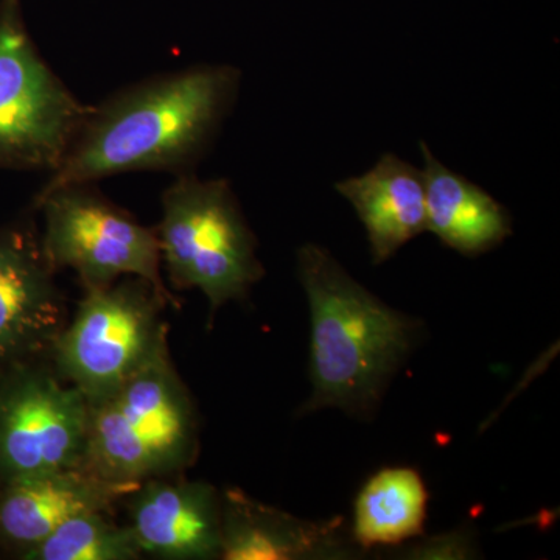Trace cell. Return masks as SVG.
Wrapping results in <instances>:
<instances>
[{"instance_id":"6da1fadb","label":"cell","mask_w":560,"mask_h":560,"mask_svg":"<svg viewBox=\"0 0 560 560\" xmlns=\"http://www.w3.org/2000/svg\"><path fill=\"white\" fill-rule=\"evenodd\" d=\"M241 83V70L232 66H194L92 105L65 161L36 197L120 173H191L234 108Z\"/></svg>"},{"instance_id":"7a4b0ae2","label":"cell","mask_w":560,"mask_h":560,"mask_svg":"<svg viewBox=\"0 0 560 560\" xmlns=\"http://www.w3.org/2000/svg\"><path fill=\"white\" fill-rule=\"evenodd\" d=\"M298 272L312 323V394L302 412L372 418L418 345L419 320L378 300L315 243L298 250Z\"/></svg>"},{"instance_id":"3957f363","label":"cell","mask_w":560,"mask_h":560,"mask_svg":"<svg viewBox=\"0 0 560 560\" xmlns=\"http://www.w3.org/2000/svg\"><path fill=\"white\" fill-rule=\"evenodd\" d=\"M200 447L197 408L162 346L105 399L90 405L84 469L103 480L135 485L175 477Z\"/></svg>"},{"instance_id":"277c9868","label":"cell","mask_w":560,"mask_h":560,"mask_svg":"<svg viewBox=\"0 0 560 560\" xmlns=\"http://www.w3.org/2000/svg\"><path fill=\"white\" fill-rule=\"evenodd\" d=\"M161 202L154 230L173 289L201 291L210 319L228 302L245 300L265 270L230 180L187 173L173 180Z\"/></svg>"},{"instance_id":"5b68a950","label":"cell","mask_w":560,"mask_h":560,"mask_svg":"<svg viewBox=\"0 0 560 560\" xmlns=\"http://www.w3.org/2000/svg\"><path fill=\"white\" fill-rule=\"evenodd\" d=\"M167 305L150 282L131 276L86 290L51 348V366L90 405L97 404L167 345Z\"/></svg>"},{"instance_id":"8992f818","label":"cell","mask_w":560,"mask_h":560,"mask_svg":"<svg viewBox=\"0 0 560 560\" xmlns=\"http://www.w3.org/2000/svg\"><path fill=\"white\" fill-rule=\"evenodd\" d=\"M91 109L36 49L21 0H0V171H57Z\"/></svg>"},{"instance_id":"52a82bcc","label":"cell","mask_w":560,"mask_h":560,"mask_svg":"<svg viewBox=\"0 0 560 560\" xmlns=\"http://www.w3.org/2000/svg\"><path fill=\"white\" fill-rule=\"evenodd\" d=\"M33 208L43 215L40 243L55 271L79 276L84 291L103 289L121 278H140L178 305L162 278L156 230L143 226L108 200L95 183L73 184L40 195Z\"/></svg>"},{"instance_id":"ba28073f","label":"cell","mask_w":560,"mask_h":560,"mask_svg":"<svg viewBox=\"0 0 560 560\" xmlns=\"http://www.w3.org/2000/svg\"><path fill=\"white\" fill-rule=\"evenodd\" d=\"M90 401L62 381L49 359L0 378V485L84 467Z\"/></svg>"},{"instance_id":"9c48e42d","label":"cell","mask_w":560,"mask_h":560,"mask_svg":"<svg viewBox=\"0 0 560 560\" xmlns=\"http://www.w3.org/2000/svg\"><path fill=\"white\" fill-rule=\"evenodd\" d=\"M55 275L32 220L0 226V378L49 359L68 324Z\"/></svg>"},{"instance_id":"30bf717a","label":"cell","mask_w":560,"mask_h":560,"mask_svg":"<svg viewBox=\"0 0 560 560\" xmlns=\"http://www.w3.org/2000/svg\"><path fill=\"white\" fill-rule=\"evenodd\" d=\"M128 499L130 528L142 555L165 560L221 556V492L206 481L151 478Z\"/></svg>"},{"instance_id":"8fae6325","label":"cell","mask_w":560,"mask_h":560,"mask_svg":"<svg viewBox=\"0 0 560 560\" xmlns=\"http://www.w3.org/2000/svg\"><path fill=\"white\" fill-rule=\"evenodd\" d=\"M136 488L103 480L84 467L0 485V551L21 559L68 518L90 511L110 514Z\"/></svg>"},{"instance_id":"7c38bea8","label":"cell","mask_w":560,"mask_h":560,"mask_svg":"<svg viewBox=\"0 0 560 560\" xmlns=\"http://www.w3.org/2000/svg\"><path fill=\"white\" fill-rule=\"evenodd\" d=\"M357 548L341 518L304 521L253 499L245 490L221 492L220 559H348Z\"/></svg>"},{"instance_id":"4fadbf2b","label":"cell","mask_w":560,"mask_h":560,"mask_svg":"<svg viewBox=\"0 0 560 560\" xmlns=\"http://www.w3.org/2000/svg\"><path fill=\"white\" fill-rule=\"evenodd\" d=\"M366 230L372 264L382 265L427 231L422 171L383 154L370 172L337 184Z\"/></svg>"},{"instance_id":"5bb4252c","label":"cell","mask_w":560,"mask_h":560,"mask_svg":"<svg viewBox=\"0 0 560 560\" xmlns=\"http://www.w3.org/2000/svg\"><path fill=\"white\" fill-rule=\"evenodd\" d=\"M423 156L427 231L460 256L495 249L512 234L510 212L492 195L451 171L420 142Z\"/></svg>"},{"instance_id":"9a60e30c","label":"cell","mask_w":560,"mask_h":560,"mask_svg":"<svg viewBox=\"0 0 560 560\" xmlns=\"http://www.w3.org/2000/svg\"><path fill=\"white\" fill-rule=\"evenodd\" d=\"M429 499L418 470L404 466L378 470L364 482L353 503L357 547H393L422 536Z\"/></svg>"},{"instance_id":"2e32d148","label":"cell","mask_w":560,"mask_h":560,"mask_svg":"<svg viewBox=\"0 0 560 560\" xmlns=\"http://www.w3.org/2000/svg\"><path fill=\"white\" fill-rule=\"evenodd\" d=\"M130 525H117L109 512H81L58 526L21 560H138L142 558Z\"/></svg>"},{"instance_id":"e0dca14e","label":"cell","mask_w":560,"mask_h":560,"mask_svg":"<svg viewBox=\"0 0 560 560\" xmlns=\"http://www.w3.org/2000/svg\"><path fill=\"white\" fill-rule=\"evenodd\" d=\"M477 548L467 530H453L412 545L404 552L407 559H470Z\"/></svg>"}]
</instances>
